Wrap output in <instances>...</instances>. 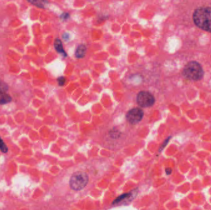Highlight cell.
<instances>
[{
  "instance_id": "9a60e30c",
  "label": "cell",
  "mask_w": 211,
  "mask_h": 210,
  "mask_svg": "<svg viewBox=\"0 0 211 210\" xmlns=\"http://www.w3.org/2000/svg\"><path fill=\"white\" fill-rule=\"evenodd\" d=\"M170 139V138H169L167 140H165L164 142V144L162 145V147H161V148H160V150H162V149H163L165 147V145H167V144L168 143V142H169V139Z\"/></svg>"
},
{
  "instance_id": "3957f363",
  "label": "cell",
  "mask_w": 211,
  "mask_h": 210,
  "mask_svg": "<svg viewBox=\"0 0 211 210\" xmlns=\"http://www.w3.org/2000/svg\"><path fill=\"white\" fill-rule=\"evenodd\" d=\"M89 181L86 173L82 171H78L73 174L70 178L69 185L72 190L81 191L87 185Z\"/></svg>"
},
{
  "instance_id": "4fadbf2b",
  "label": "cell",
  "mask_w": 211,
  "mask_h": 210,
  "mask_svg": "<svg viewBox=\"0 0 211 210\" xmlns=\"http://www.w3.org/2000/svg\"><path fill=\"white\" fill-rule=\"evenodd\" d=\"M66 78L64 77V76H61L59 78H58V84L59 86H63L64 85V84L66 83Z\"/></svg>"
},
{
  "instance_id": "52a82bcc",
  "label": "cell",
  "mask_w": 211,
  "mask_h": 210,
  "mask_svg": "<svg viewBox=\"0 0 211 210\" xmlns=\"http://www.w3.org/2000/svg\"><path fill=\"white\" fill-rule=\"evenodd\" d=\"M12 100L11 97L4 91H0V105L6 104L10 102Z\"/></svg>"
},
{
  "instance_id": "7a4b0ae2",
  "label": "cell",
  "mask_w": 211,
  "mask_h": 210,
  "mask_svg": "<svg viewBox=\"0 0 211 210\" xmlns=\"http://www.w3.org/2000/svg\"><path fill=\"white\" fill-rule=\"evenodd\" d=\"M183 75L189 79L198 81L203 77L204 71L200 64L196 61H191L188 63L183 69Z\"/></svg>"
},
{
  "instance_id": "6da1fadb",
  "label": "cell",
  "mask_w": 211,
  "mask_h": 210,
  "mask_svg": "<svg viewBox=\"0 0 211 210\" xmlns=\"http://www.w3.org/2000/svg\"><path fill=\"white\" fill-rule=\"evenodd\" d=\"M193 19L197 27L211 33V7H201L197 9L193 13Z\"/></svg>"
},
{
  "instance_id": "5bb4252c",
  "label": "cell",
  "mask_w": 211,
  "mask_h": 210,
  "mask_svg": "<svg viewBox=\"0 0 211 210\" xmlns=\"http://www.w3.org/2000/svg\"><path fill=\"white\" fill-rule=\"evenodd\" d=\"M69 17V14L68 13H64L61 15V18L63 20H67Z\"/></svg>"
},
{
  "instance_id": "7c38bea8",
  "label": "cell",
  "mask_w": 211,
  "mask_h": 210,
  "mask_svg": "<svg viewBox=\"0 0 211 210\" xmlns=\"http://www.w3.org/2000/svg\"><path fill=\"white\" fill-rule=\"evenodd\" d=\"M7 89H8V87H7V84L5 83H4L3 81H1L0 80V91L5 92L7 90Z\"/></svg>"
},
{
  "instance_id": "9c48e42d",
  "label": "cell",
  "mask_w": 211,
  "mask_h": 210,
  "mask_svg": "<svg viewBox=\"0 0 211 210\" xmlns=\"http://www.w3.org/2000/svg\"><path fill=\"white\" fill-rule=\"evenodd\" d=\"M32 4L39 7L40 8H44L48 4L47 0H27Z\"/></svg>"
},
{
  "instance_id": "ba28073f",
  "label": "cell",
  "mask_w": 211,
  "mask_h": 210,
  "mask_svg": "<svg viewBox=\"0 0 211 210\" xmlns=\"http://www.w3.org/2000/svg\"><path fill=\"white\" fill-rule=\"evenodd\" d=\"M86 51V48L85 45H81L78 46L75 51V56L78 59L83 58L85 56Z\"/></svg>"
},
{
  "instance_id": "2e32d148",
  "label": "cell",
  "mask_w": 211,
  "mask_h": 210,
  "mask_svg": "<svg viewBox=\"0 0 211 210\" xmlns=\"http://www.w3.org/2000/svg\"><path fill=\"white\" fill-rule=\"evenodd\" d=\"M165 171H166L167 174H168V175H169V174H170L172 173V169L170 168H167L165 169Z\"/></svg>"
},
{
  "instance_id": "8992f818",
  "label": "cell",
  "mask_w": 211,
  "mask_h": 210,
  "mask_svg": "<svg viewBox=\"0 0 211 210\" xmlns=\"http://www.w3.org/2000/svg\"><path fill=\"white\" fill-rule=\"evenodd\" d=\"M55 48L56 51L58 53H59L61 55H63L64 56H67V54L64 49L63 43H62L61 41L58 38L56 39V40L55 41Z\"/></svg>"
},
{
  "instance_id": "5b68a950",
  "label": "cell",
  "mask_w": 211,
  "mask_h": 210,
  "mask_svg": "<svg viewBox=\"0 0 211 210\" xmlns=\"http://www.w3.org/2000/svg\"><path fill=\"white\" fill-rule=\"evenodd\" d=\"M143 115L144 113L141 109L140 108H134L129 111L126 118L130 123L135 125L140 122L143 117Z\"/></svg>"
},
{
  "instance_id": "277c9868",
  "label": "cell",
  "mask_w": 211,
  "mask_h": 210,
  "mask_svg": "<svg viewBox=\"0 0 211 210\" xmlns=\"http://www.w3.org/2000/svg\"><path fill=\"white\" fill-rule=\"evenodd\" d=\"M137 101L139 106L142 107H149L154 105L155 99L152 94L147 91H141L138 93Z\"/></svg>"
},
{
  "instance_id": "30bf717a",
  "label": "cell",
  "mask_w": 211,
  "mask_h": 210,
  "mask_svg": "<svg viewBox=\"0 0 211 210\" xmlns=\"http://www.w3.org/2000/svg\"><path fill=\"white\" fill-rule=\"evenodd\" d=\"M0 150L3 153H6L8 150L7 147L1 138H0Z\"/></svg>"
},
{
  "instance_id": "8fae6325",
  "label": "cell",
  "mask_w": 211,
  "mask_h": 210,
  "mask_svg": "<svg viewBox=\"0 0 211 210\" xmlns=\"http://www.w3.org/2000/svg\"><path fill=\"white\" fill-rule=\"evenodd\" d=\"M130 195H131V194H124V195H121L120 197H119L117 199H116L114 200V204H117V203L121 202V201H122V200H123L124 199H126L127 197H129Z\"/></svg>"
}]
</instances>
